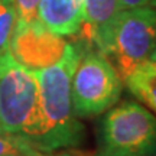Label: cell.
<instances>
[{
	"label": "cell",
	"mask_w": 156,
	"mask_h": 156,
	"mask_svg": "<svg viewBox=\"0 0 156 156\" xmlns=\"http://www.w3.org/2000/svg\"><path fill=\"white\" fill-rule=\"evenodd\" d=\"M130 93L143 104L156 112V64L143 62L126 80Z\"/></svg>",
	"instance_id": "cell-9"
},
{
	"label": "cell",
	"mask_w": 156,
	"mask_h": 156,
	"mask_svg": "<svg viewBox=\"0 0 156 156\" xmlns=\"http://www.w3.org/2000/svg\"><path fill=\"white\" fill-rule=\"evenodd\" d=\"M36 19L56 35H75L83 25L84 0H41Z\"/></svg>",
	"instance_id": "cell-8"
},
{
	"label": "cell",
	"mask_w": 156,
	"mask_h": 156,
	"mask_svg": "<svg viewBox=\"0 0 156 156\" xmlns=\"http://www.w3.org/2000/svg\"><path fill=\"white\" fill-rule=\"evenodd\" d=\"M39 126L36 75L17 64L9 52L0 55V127L6 133L23 136L34 145Z\"/></svg>",
	"instance_id": "cell-2"
},
{
	"label": "cell",
	"mask_w": 156,
	"mask_h": 156,
	"mask_svg": "<svg viewBox=\"0 0 156 156\" xmlns=\"http://www.w3.org/2000/svg\"><path fill=\"white\" fill-rule=\"evenodd\" d=\"M17 23L16 9L12 0H0V55L9 52L12 36Z\"/></svg>",
	"instance_id": "cell-11"
},
{
	"label": "cell",
	"mask_w": 156,
	"mask_h": 156,
	"mask_svg": "<svg viewBox=\"0 0 156 156\" xmlns=\"http://www.w3.org/2000/svg\"><path fill=\"white\" fill-rule=\"evenodd\" d=\"M83 49L80 42H73L56 64L35 73L41 126L34 145L44 153L75 146L83 139V126L77 122L71 98V78Z\"/></svg>",
	"instance_id": "cell-1"
},
{
	"label": "cell",
	"mask_w": 156,
	"mask_h": 156,
	"mask_svg": "<svg viewBox=\"0 0 156 156\" xmlns=\"http://www.w3.org/2000/svg\"><path fill=\"white\" fill-rule=\"evenodd\" d=\"M156 153V117L134 101H123L103 117L100 156H149Z\"/></svg>",
	"instance_id": "cell-3"
},
{
	"label": "cell",
	"mask_w": 156,
	"mask_h": 156,
	"mask_svg": "<svg viewBox=\"0 0 156 156\" xmlns=\"http://www.w3.org/2000/svg\"><path fill=\"white\" fill-rule=\"evenodd\" d=\"M16 9L17 20L19 22H34L36 19V12L41 0H12Z\"/></svg>",
	"instance_id": "cell-12"
},
{
	"label": "cell",
	"mask_w": 156,
	"mask_h": 156,
	"mask_svg": "<svg viewBox=\"0 0 156 156\" xmlns=\"http://www.w3.org/2000/svg\"><path fill=\"white\" fill-rule=\"evenodd\" d=\"M123 9H134V7H142V6H151L152 0H120Z\"/></svg>",
	"instance_id": "cell-13"
},
{
	"label": "cell",
	"mask_w": 156,
	"mask_h": 156,
	"mask_svg": "<svg viewBox=\"0 0 156 156\" xmlns=\"http://www.w3.org/2000/svg\"><path fill=\"white\" fill-rule=\"evenodd\" d=\"M2 132H3V130H2V127H0V133H2Z\"/></svg>",
	"instance_id": "cell-17"
},
{
	"label": "cell",
	"mask_w": 156,
	"mask_h": 156,
	"mask_svg": "<svg viewBox=\"0 0 156 156\" xmlns=\"http://www.w3.org/2000/svg\"><path fill=\"white\" fill-rule=\"evenodd\" d=\"M149 61H151V62H155V64H156V45H155V48H153V51H152L151 56H149Z\"/></svg>",
	"instance_id": "cell-15"
},
{
	"label": "cell",
	"mask_w": 156,
	"mask_h": 156,
	"mask_svg": "<svg viewBox=\"0 0 156 156\" xmlns=\"http://www.w3.org/2000/svg\"><path fill=\"white\" fill-rule=\"evenodd\" d=\"M46 156H87V155L78 151H62L58 152V153H54V155H46Z\"/></svg>",
	"instance_id": "cell-14"
},
{
	"label": "cell",
	"mask_w": 156,
	"mask_h": 156,
	"mask_svg": "<svg viewBox=\"0 0 156 156\" xmlns=\"http://www.w3.org/2000/svg\"><path fill=\"white\" fill-rule=\"evenodd\" d=\"M28 139L13 133H0V156H46Z\"/></svg>",
	"instance_id": "cell-10"
},
{
	"label": "cell",
	"mask_w": 156,
	"mask_h": 156,
	"mask_svg": "<svg viewBox=\"0 0 156 156\" xmlns=\"http://www.w3.org/2000/svg\"><path fill=\"white\" fill-rule=\"evenodd\" d=\"M151 6H156V0H152V5Z\"/></svg>",
	"instance_id": "cell-16"
},
{
	"label": "cell",
	"mask_w": 156,
	"mask_h": 156,
	"mask_svg": "<svg viewBox=\"0 0 156 156\" xmlns=\"http://www.w3.org/2000/svg\"><path fill=\"white\" fill-rule=\"evenodd\" d=\"M155 45V7L142 6L126 9L120 13L110 46L104 56L116 69L120 80L124 81L139 65L149 61Z\"/></svg>",
	"instance_id": "cell-5"
},
{
	"label": "cell",
	"mask_w": 156,
	"mask_h": 156,
	"mask_svg": "<svg viewBox=\"0 0 156 156\" xmlns=\"http://www.w3.org/2000/svg\"><path fill=\"white\" fill-rule=\"evenodd\" d=\"M123 10L120 0H84V19L80 29L81 41L106 55Z\"/></svg>",
	"instance_id": "cell-7"
},
{
	"label": "cell",
	"mask_w": 156,
	"mask_h": 156,
	"mask_svg": "<svg viewBox=\"0 0 156 156\" xmlns=\"http://www.w3.org/2000/svg\"><path fill=\"white\" fill-rule=\"evenodd\" d=\"M122 80L106 56L84 48L71 78V98L77 117H93L116 104Z\"/></svg>",
	"instance_id": "cell-4"
},
{
	"label": "cell",
	"mask_w": 156,
	"mask_h": 156,
	"mask_svg": "<svg viewBox=\"0 0 156 156\" xmlns=\"http://www.w3.org/2000/svg\"><path fill=\"white\" fill-rule=\"evenodd\" d=\"M73 42L51 32L39 22L17 20L10 45V56L26 69L36 73L54 65L67 54Z\"/></svg>",
	"instance_id": "cell-6"
}]
</instances>
